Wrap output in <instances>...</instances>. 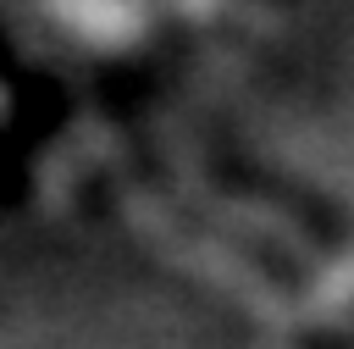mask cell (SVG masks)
I'll return each instance as SVG.
<instances>
[{"instance_id": "obj_1", "label": "cell", "mask_w": 354, "mask_h": 349, "mask_svg": "<svg viewBox=\"0 0 354 349\" xmlns=\"http://www.w3.org/2000/svg\"><path fill=\"white\" fill-rule=\"evenodd\" d=\"M299 349H354V327L348 332H310V338H299Z\"/></svg>"}]
</instances>
